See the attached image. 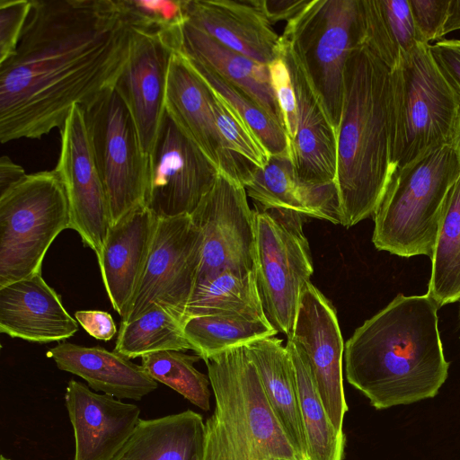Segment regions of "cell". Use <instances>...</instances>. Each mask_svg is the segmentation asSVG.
Listing matches in <instances>:
<instances>
[{
  "mask_svg": "<svg viewBox=\"0 0 460 460\" xmlns=\"http://www.w3.org/2000/svg\"><path fill=\"white\" fill-rule=\"evenodd\" d=\"M204 431L202 416L191 410L140 419L111 460H201Z\"/></svg>",
  "mask_w": 460,
  "mask_h": 460,
  "instance_id": "cell-26",
  "label": "cell"
},
{
  "mask_svg": "<svg viewBox=\"0 0 460 460\" xmlns=\"http://www.w3.org/2000/svg\"><path fill=\"white\" fill-rule=\"evenodd\" d=\"M192 348L183 332L182 318L166 306L155 304L130 322H120L114 350L133 359L163 350Z\"/></svg>",
  "mask_w": 460,
  "mask_h": 460,
  "instance_id": "cell-32",
  "label": "cell"
},
{
  "mask_svg": "<svg viewBox=\"0 0 460 460\" xmlns=\"http://www.w3.org/2000/svg\"><path fill=\"white\" fill-rule=\"evenodd\" d=\"M268 402L300 460H306L293 364L282 341L275 336L245 345Z\"/></svg>",
  "mask_w": 460,
  "mask_h": 460,
  "instance_id": "cell-25",
  "label": "cell"
},
{
  "mask_svg": "<svg viewBox=\"0 0 460 460\" xmlns=\"http://www.w3.org/2000/svg\"><path fill=\"white\" fill-rule=\"evenodd\" d=\"M304 351L316 389L338 432L348 411L342 378L343 339L335 309L310 281L302 289L291 336Z\"/></svg>",
  "mask_w": 460,
  "mask_h": 460,
  "instance_id": "cell-15",
  "label": "cell"
},
{
  "mask_svg": "<svg viewBox=\"0 0 460 460\" xmlns=\"http://www.w3.org/2000/svg\"><path fill=\"white\" fill-rule=\"evenodd\" d=\"M218 173L165 111L149 154L145 207L159 218L190 216Z\"/></svg>",
  "mask_w": 460,
  "mask_h": 460,
  "instance_id": "cell-12",
  "label": "cell"
},
{
  "mask_svg": "<svg viewBox=\"0 0 460 460\" xmlns=\"http://www.w3.org/2000/svg\"><path fill=\"white\" fill-rule=\"evenodd\" d=\"M77 323L92 337L108 341L117 332L111 315L101 310H79L75 313Z\"/></svg>",
  "mask_w": 460,
  "mask_h": 460,
  "instance_id": "cell-42",
  "label": "cell"
},
{
  "mask_svg": "<svg viewBox=\"0 0 460 460\" xmlns=\"http://www.w3.org/2000/svg\"><path fill=\"white\" fill-rule=\"evenodd\" d=\"M453 145H454L455 148L456 149L458 155H460V103H459V109H458V114H457L456 125V133H455V138H454Z\"/></svg>",
  "mask_w": 460,
  "mask_h": 460,
  "instance_id": "cell-46",
  "label": "cell"
},
{
  "mask_svg": "<svg viewBox=\"0 0 460 460\" xmlns=\"http://www.w3.org/2000/svg\"><path fill=\"white\" fill-rule=\"evenodd\" d=\"M450 0H408L419 42L429 45L443 38Z\"/></svg>",
  "mask_w": 460,
  "mask_h": 460,
  "instance_id": "cell-40",
  "label": "cell"
},
{
  "mask_svg": "<svg viewBox=\"0 0 460 460\" xmlns=\"http://www.w3.org/2000/svg\"><path fill=\"white\" fill-rule=\"evenodd\" d=\"M431 260L427 294L440 306L460 300V177L450 189Z\"/></svg>",
  "mask_w": 460,
  "mask_h": 460,
  "instance_id": "cell-31",
  "label": "cell"
},
{
  "mask_svg": "<svg viewBox=\"0 0 460 460\" xmlns=\"http://www.w3.org/2000/svg\"><path fill=\"white\" fill-rule=\"evenodd\" d=\"M440 72L460 99V40H441L429 44Z\"/></svg>",
  "mask_w": 460,
  "mask_h": 460,
  "instance_id": "cell-41",
  "label": "cell"
},
{
  "mask_svg": "<svg viewBox=\"0 0 460 460\" xmlns=\"http://www.w3.org/2000/svg\"><path fill=\"white\" fill-rule=\"evenodd\" d=\"M268 70L282 126L289 141L296 137L298 120L296 96L291 74L287 62L280 56L268 65Z\"/></svg>",
  "mask_w": 460,
  "mask_h": 460,
  "instance_id": "cell-38",
  "label": "cell"
},
{
  "mask_svg": "<svg viewBox=\"0 0 460 460\" xmlns=\"http://www.w3.org/2000/svg\"><path fill=\"white\" fill-rule=\"evenodd\" d=\"M252 210L254 274L261 304L273 327L289 338L302 289L314 272L303 230L305 216L259 205Z\"/></svg>",
  "mask_w": 460,
  "mask_h": 460,
  "instance_id": "cell-9",
  "label": "cell"
},
{
  "mask_svg": "<svg viewBox=\"0 0 460 460\" xmlns=\"http://www.w3.org/2000/svg\"><path fill=\"white\" fill-rule=\"evenodd\" d=\"M394 171L454 142L460 100L419 43L391 70Z\"/></svg>",
  "mask_w": 460,
  "mask_h": 460,
  "instance_id": "cell-6",
  "label": "cell"
},
{
  "mask_svg": "<svg viewBox=\"0 0 460 460\" xmlns=\"http://www.w3.org/2000/svg\"><path fill=\"white\" fill-rule=\"evenodd\" d=\"M0 460H10V459H8V458H5V457H4V456H1V458H0Z\"/></svg>",
  "mask_w": 460,
  "mask_h": 460,
  "instance_id": "cell-47",
  "label": "cell"
},
{
  "mask_svg": "<svg viewBox=\"0 0 460 460\" xmlns=\"http://www.w3.org/2000/svg\"><path fill=\"white\" fill-rule=\"evenodd\" d=\"M67 228L68 199L54 169L26 174L0 196V287L41 272L47 251Z\"/></svg>",
  "mask_w": 460,
  "mask_h": 460,
  "instance_id": "cell-8",
  "label": "cell"
},
{
  "mask_svg": "<svg viewBox=\"0 0 460 460\" xmlns=\"http://www.w3.org/2000/svg\"><path fill=\"white\" fill-rule=\"evenodd\" d=\"M219 314H266L254 271L246 274L225 271L195 287L183 321L192 316Z\"/></svg>",
  "mask_w": 460,
  "mask_h": 460,
  "instance_id": "cell-33",
  "label": "cell"
},
{
  "mask_svg": "<svg viewBox=\"0 0 460 460\" xmlns=\"http://www.w3.org/2000/svg\"><path fill=\"white\" fill-rule=\"evenodd\" d=\"M215 409L201 460H300L272 411L245 346L205 360Z\"/></svg>",
  "mask_w": 460,
  "mask_h": 460,
  "instance_id": "cell-4",
  "label": "cell"
},
{
  "mask_svg": "<svg viewBox=\"0 0 460 460\" xmlns=\"http://www.w3.org/2000/svg\"><path fill=\"white\" fill-rule=\"evenodd\" d=\"M203 235L190 215L159 218L149 257L121 322H130L158 304L183 321L202 258Z\"/></svg>",
  "mask_w": 460,
  "mask_h": 460,
  "instance_id": "cell-11",
  "label": "cell"
},
{
  "mask_svg": "<svg viewBox=\"0 0 460 460\" xmlns=\"http://www.w3.org/2000/svg\"><path fill=\"white\" fill-rule=\"evenodd\" d=\"M438 308L428 294H398L347 341L346 378L376 410L433 398L446 382Z\"/></svg>",
  "mask_w": 460,
  "mask_h": 460,
  "instance_id": "cell-2",
  "label": "cell"
},
{
  "mask_svg": "<svg viewBox=\"0 0 460 460\" xmlns=\"http://www.w3.org/2000/svg\"><path fill=\"white\" fill-rule=\"evenodd\" d=\"M212 90L180 51L172 54L167 79L165 111L219 172L243 186L252 179L254 166L232 153L216 124Z\"/></svg>",
  "mask_w": 460,
  "mask_h": 460,
  "instance_id": "cell-17",
  "label": "cell"
},
{
  "mask_svg": "<svg viewBox=\"0 0 460 460\" xmlns=\"http://www.w3.org/2000/svg\"><path fill=\"white\" fill-rule=\"evenodd\" d=\"M187 59L209 88L247 123L270 155L289 156L288 139L282 125L252 95L206 66L188 58Z\"/></svg>",
  "mask_w": 460,
  "mask_h": 460,
  "instance_id": "cell-34",
  "label": "cell"
},
{
  "mask_svg": "<svg viewBox=\"0 0 460 460\" xmlns=\"http://www.w3.org/2000/svg\"><path fill=\"white\" fill-rule=\"evenodd\" d=\"M187 15L215 40L261 64L279 58V35L259 0H188Z\"/></svg>",
  "mask_w": 460,
  "mask_h": 460,
  "instance_id": "cell-20",
  "label": "cell"
},
{
  "mask_svg": "<svg viewBox=\"0 0 460 460\" xmlns=\"http://www.w3.org/2000/svg\"><path fill=\"white\" fill-rule=\"evenodd\" d=\"M198 355L184 351L163 350L141 358V366L156 382L181 394L203 411L210 409V381L208 376L195 368Z\"/></svg>",
  "mask_w": 460,
  "mask_h": 460,
  "instance_id": "cell-35",
  "label": "cell"
},
{
  "mask_svg": "<svg viewBox=\"0 0 460 460\" xmlns=\"http://www.w3.org/2000/svg\"><path fill=\"white\" fill-rule=\"evenodd\" d=\"M245 190L261 207L291 209L305 217L341 225L335 182L303 180L288 155H270L263 167H255Z\"/></svg>",
  "mask_w": 460,
  "mask_h": 460,
  "instance_id": "cell-23",
  "label": "cell"
},
{
  "mask_svg": "<svg viewBox=\"0 0 460 460\" xmlns=\"http://www.w3.org/2000/svg\"><path fill=\"white\" fill-rule=\"evenodd\" d=\"M460 177L454 145L395 169L373 215L372 242L399 257L432 256L448 192Z\"/></svg>",
  "mask_w": 460,
  "mask_h": 460,
  "instance_id": "cell-5",
  "label": "cell"
},
{
  "mask_svg": "<svg viewBox=\"0 0 460 460\" xmlns=\"http://www.w3.org/2000/svg\"><path fill=\"white\" fill-rule=\"evenodd\" d=\"M65 402L75 435L73 460H111L140 420L137 405L97 394L74 379L67 384Z\"/></svg>",
  "mask_w": 460,
  "mask_h": 460,
  "instance_id": "cell-18",
  "label": "cell"
},
{
  "mask_svg": "<svg viewBox=\"0 0 460 460\" xmlns=\"http://www.w3.org/2000/svg\"><path fill=\"white\" fill-rule=\"evenodd\" d=\"M181 43V33L165 35L132 30L128 58L114 87L128 107L148 155L165 113L171 58L180 51Z\"/></svg>",
  "mask_w": 460,
  "mask_h": 460,
  "instance_id": "cell-16",
  "label": "cell"
},
{
  "mask_svg": "<svg viewBox=\"0 0 460 460\" xmlns=\"http://www.w3.org/2000/svg\"><path fill=\"white\" fill-rule=\"evenodd\" d=\"M183 332L192 350L205 361L227 349L275 336L278 331L266 314H219L185 319Z\"/></svg>",
  "mask_w": 460,
  "mask_h": 460,
  "instance_id": "cell-30",
  "label": "cell"
},
{
  "mask_svg": "<svg viewBox=\"0 0 460 460\" xmlns=\"http://www.w3.org/2000/svg\"><path fill=\"white\" fill-rule=\"evenodd\" d=\"M391 69L366 47L353 49L346 64L337 129L335 184L341 225L373 216L394 172Z\"/></svg>",
  "mask_w": 460,
  "mask_h": 460,
  "instance_id": "cell-3",
  "label": "cell"
},
{
  "mask_svg": "<svg viewBox=\"0 0 460 460\" xmlns=\"http://www.w3.org/2000/svg\"><path fill=\"white\" fill-rule=\"evenodd\" d=\"M279 56L288 66L296 96L297 130L288 141L289 157L296 173L314 183L335 182L337 133L301 64L280 38Z\"/></svg>",
  "mask_w": 460,
  "mask_h": 460,
  "instance_id": "cell-19",
  "label": "cell"
},
{
  "mask_svg": "<svg viewBox=\"0 0 460 460\" xmlns=\"http://www.w3.org/2000/svg\"><path fill=\"white\" fill-rule=\"evenodd\" d=\"M279 38L298 59L337 133L346 64L362 46L359 0H309Z\"/></svg>",
  "mask_w": 460,
  "mask_h": 460,
  "instance_id": "cell-7",
  "label": "cell"
},
{
  "mask_svg": "<svg viewBox=\"0 0 460 460\" xmlns=\"http://www.w3.org/2000/svg\"><path fill=\"white\" fill-rule=\"evenodd\" d=\"M31 4L29 0H0V64L14 53Z\"/></svg>",
  "mask_w": 460,
  "mask_h": 460,
  "instance_id": "cell-39",
  "label": "cell"
},
{
  "mask_svg": "<svg viewBox=\"0 0 460 460\" xmlns=\"http://www.w3.org/2000/svg\"><path fill=\"white\" fill-rule=\"evenodd\" d=\"M211 102L217 127L227 148L254 167H263L270 155L252 128L213 91Z\"/></svg>",
  "mask_w": 460,
  "mask_h": 460,
  "instance_id": "cell-37",
  "label": "cell"
},
{
  "mask_svg": "<svg viewBox=\"0 0 460 460\" xmlns=\"http://www.w3.org/2000/svg\"><path fill=\"white\" fill-rule=\"evenodd\" d=\"M460 30V0H450L443 35Z\"/></svg>",
  "mask_w": 460,
  "mask_h": 460,
  "instance_id": "cell-45",
  "label": "cell"
},
{
  "mask_svg": "<svg viewBox=\"0 0 460 460\" xmlns=\"http://www.w3.org/2000/svg\"><path fill=\"white\" fill-rule=\"evenodd\" d=\"M26 176L24 169L8 156L0 158V196L20 182Z\"/></svg>",
  "mask_w": 460,
  "mask_h": 460,
  "instance_id": "cell-44",
  "label": "cell"
},
{
  "mask_svg": "<svg viewBox=\"0 0 460 460\" xmlns=\"http://www.w3.org/2000/svg\"><path fill=\"white\" fill-rule=\"evenodd\" d=\"M83 111L106 192L111 226L145 206L149 155L142 146L128 107L115 89Z\"/></svg>",
  "mask_w": 460,
  "mask_h": 460,
  "instance_id": "cell-10",
  "label": "cell"
},
{
  "mask_svg": "<svg viewBox=\"0 0 460 460\" xmlns=\"http://www.w3.org/2000/svg\"><path fill=\"white\" fill-rule=\"evenodd\" d=\"M203 235L196 286L225 271H254V220L245 187L219 172L190 215Z\"/></svg>",
  "mask_w": 460,
  "mask_h": 460,
  "instance_id": "cell-13",
  "label": "cell"
},
{
  "mask_svg": "<svg viewBox=\"0 0 460 460\" xmlns=\"http://www.w3.org/2000/svg\"><path fill=\"white\" fill-rule=\"evenodd\" d=\"M280 460H288V459H280Z\"/></svg>",
  "mask_w": 460,
  "mask_h": 460,
  "instance_id": "cell-48",
  "label": "cell"
},
{
  "mask_svg": "<svg viewBox=\"0 0 460 460\" xmlns=\"http://www.w3.org/2000/svg\"><path fill=\"white\" fill-rule=\"evenodd\" d=\"M309 0H259L263 13L273 25L280 21L288 22L296 16Z\"/></svg>",
  "mask_w": 460,
  "mask_h": 460,
  "instance_id": "cell-43",
  "label": "cell"
},
{
  "mask_svg": "<svg viewBox=\"0 0 460 460\" xmlns=\"http://www.w3.org/2000/svg\"><path fill=\"white\" fill-rule=\"evenodd\" d=\"M47 357L60 370L82 377L92 390L119 400L139 401L158 386L141 365L102 347L59 342L48 350Z\"/></svg>",
  "mask_w": 460,
  "mask_h": 460,
  "instance_id": "cell-24",
  "label": "cell"
},
{
  "mask_svg": "<svg viewBox=\"0 0 460 460\" xmlns=\"http://www.w3.org/2000/svg\"><path fill=\"white\" fill-rule=\"evenodd\" d=\"M298 394L306 460H343L345 435L332 425L316 389L305 355L288 338Z\"/></svg>",
  "mask_w": 460,
  "mask_h": 460,
  "instance_id": "cell-29",
  "label": "cell"
},
{
  "mask_svg": "<svg viewBox=\"0 0 460 460\" xmlns=\"http://www.w3.org/2000/svg\"><path fill=\"white\" fill-rule=\"evenodd\" d=\"M159 217L141 206L111 226L97 259L113 309L122 318L142 279Z\"/></svg>",
  "mask_w": 460,
  "mask_h": 460,
  "instance_id": "cell-21",
  "label": "cell"
},
{
  "mask_svg": "<svg viewBox=\"0 0 460 460\" xmlns=\"http://www.w3.org/2000/svg\"><path fill=\"white\" fill-rule=\"evenodd\" d=\"M180 52L242 88L282 125L268 66L222 45L188 21L181 29Z\"/></svg>",
  "mask_w": 460,
  "mask_h": 460,
  "instance_id": "cell-27",
  "label": "cell"
},
{
  "mask_svg": "<svg viewBox=\"0 0 460 460\" xmlns=\"http://www.w3.org/2000/svg\"><path fill=\"white\" fill-rule=\"evenodd\" d=\"M361 45L391 70L420 42L408 0H359Z\"/></svg>",
  "mask_w": 460,
  "mask_h": 460,
  "instance_id": "cell-28",
  "label": "cell"
},
{
  "mask_svg": "<svg viewBox=\"0 0 460 460\" xmlns=\"http://www.w3.org/2000/svg\"><path fill=\"white\" fill-rule=\"evenodd\" d=\"M78 328L41 272L0 287L2 333L43 344L65 341Z\"/></svg>",
  "mask_w": 460,
  "mask_h": 460,
  "instance_id": "cell-22",
  "label": "cell"
},
{
  "mask_svg": "<svg viewBox=\"0 0 460 460\" xmlns=\"http://www.w3.org/2000/svg\"><path fill=\"white\" fill-rule=\"evenodd\" d=\"M14 53L0 64V141L60 129L75 106L114 89L132 29L116 0H31Z\"/></svg>",
  "mask_w": 460,
  "mask_h": 460,
  "instance_id": "cell-1",
  "label": "cell"
},
{
  "mask_svg": "<svg viewBox=\"0 0 460 460\" xmlns=\"http://www.w3.org/2000/svg\"><path fill=\"white\" fill-rule=\"evenodd\" d=\"M61 146L55 172L69 203L70 228L98 259L102 252L111 215L108 199L85 128L84 111L75 106L59 129Z\"/></svg>",
  "mask_w": 460,
  "mask_h": 460,
  "instance_id": "cell-14",
  "label": "cell"
},
{
  "mask_svg": "<svg viewBox=\"0 0 460 460\" xmlns=\"http://www.w3.org/2000/svg\"><path fill=\"white\" fill-rule=\"evenodd\" d=\"M132 30L149 33L181 34L188 20V0H116Z\"/></svg>",
  "mask_w": 460,
  "mask_h": 460,
  "instance_id": "cell-36",
  "label": "cell"
}]
</instances>
